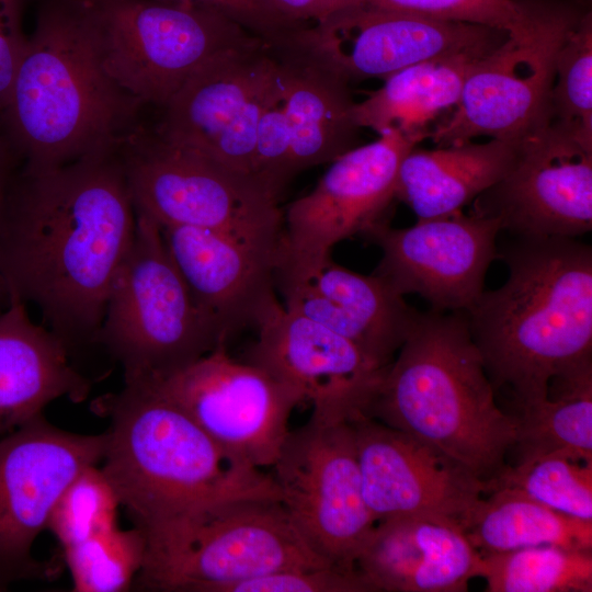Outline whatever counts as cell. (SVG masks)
I'll use <instances>...</instances> for the list:
<instances>
[{"label": "cell", "mask_w": 592, "mask_h": 592, "mask_svg": "<svg viewBox=\"0 0 592 592\" xmlns=\"http://www.w3.org/2000/svg\"><path fill=\"white\" fill-rule=\"evenodd\" d=\"M489 493L462 524L480 555L543 545L592 551V521L569 516L506 489Z\"/></svg>", "instance_id": "83f0119b"}, {"label": "cell", "mask_w": 592, "mask_h": 592, "mask_svg": "<svg viewBox=\"0 0 592 592\" xmlns=\"http://www.w3.org/2000/svg\"><path fill=\"white\" fill-rule=\"evenodd\" d=\"M508 35L479 24L346 5L295 33L282 52L304 58L350 86L372 78L386 79L445 55H486Z\"/></svg>", "instance_id": "7c38bea8"}, {"label": "cell", "mask_w": 592, "mask_h": 592, "mask_svg": "<svg viewBox=\"0 0 592 592\" xmlns=\"http://www.w3.org/2000/svg\"><path fill=\"white\" fill-rule=\"evenodd\" d=\"M168 252L207 325L226 346L257 328L280 301L275 294L278 243L195 227H160Z\"/></svg>", "instance_id": "7402d4cb"}, {"label": "cell", "mask_w": 592, "mask_h": 592, "mask_svg": "<svg viewBox=\"0 0 592 592\" xmlns=\"http://www.w3.org/2000/svg\"><path fill=\"white\" fill-rule=\"evenodd\" d=\"M501 287L466 312L494 390L519 408L548 396L553 378L592 364V248L578 238H522L499 251Z\"/></svg>", "instance_id": "7a4b0ae2"}, {"label": "cell", "mask_w": 592, "mask_h": 592, "mask_svg": "<svg viewBox=\"0 0 592 592\" xmlns=\"http://www.w3.org/2000/svg\"><path fill=\"white\" fill-rule=\"evenodd\" d=\"M22 160L0 123V216Z\"/></svg>", "instance_id": "ab89813d"}, {"label": "cell", "mask_w": 592, "mask_h": 592, "mask_svg": "<svg viewBox=\"0 0 592 592\" xmlns=\"http://www.w3.org/2000/svg\"><path fill=\"white\" fill-rule=\"evenodd\" d=\"M483 56L445 55L392 73L364 101L355 102L357 125L378 135L400 130L421 141L430 132V123L455 107L469 71Z\"/></svg>", "instance_id": "4316f807"}, {"label": "cell", "mask_w": 592, "mask_h": 592, "mask_svg": "<svg viewBox=\"0 0 592 592\" xmlns=\"http://www.w3.org/2000/svg\"><path fill=\"white\" fill-rule=\"evenodd\" d=\"M496 390L466 312H420L385 367L363 414L453 458L479 479L496 477L515 442L514 417Z\"/></svg>", "instance_id": "5b68a950"}, {"label": "cell", "mask_w": 592, "mask_h": 592, "mask_svg": "<svg viewBox=\"0 0 592 592\" xmlns=\"http://www.w3.org/2000/svg\"><path fill=\"white\" fill-rule=\"evenodd\" d=\"M480 558L458 524L401 516L376 523L355 569L372 592H463Z\"/></svg>", "instance_id": "603a6c76"}, {"label": "cell", "mask_w": 592, "mask_h": 592, "mask_svg": "<svg viewBox=\"0 0 592 592\" xmlns=\"http://www.w3.org/2000/svg\"><path fill=\"white\" fill-rule=\"evenodd\" d=\"M90 390L60 338L33 322L25 303L10 298L0 314V434L42 415L56 399L81 402Z\"/></svg>", "instance_id": "cb8c5ba5"}, {"label": "cell", "mask_w": 592, "mask_h": 592, "mask_svg": "<svg viewBox=\"0 0 592 592\" xmlns=\"http://www.w3.org/2000/svg\"><path fill=\"white\" fill-rule=\"evenodd\" d=\"M549 124L592 148V13L588 10L556 58Z\"/></svg>", "instance_id": "d6a6232c"}, {"label": "cell", "mask_w": 592, "mask_h": 592, "mask_svg": "<svg viewBox=\"0 0 592 592\" xmlns=\"http://www.w3.org/2000/svg\"><path fill=\"white\" fill-rule=\"evenodd\" d=\"M107 73L145 104L163 107L206 61L260 38L185 0H87Z\"/></svg>", "instance_id": "30bf717a"}, {"label": "cell", "mask_w": 592, "mask_h": 592, "mask_svg": "<svg viewBox=\"0 0 592 592\" xmlns=\"http://www.w3.org/2000/svg\"><path fill=\"white\" fill-rule=\"evenodd\" d=\"M364 500L376 523L428 516L462 524L485 481L413 436L357 413L350 419Z\"/></svg>", "instance_id": "d6986e66"}, {"label": "cell", "mask_w": 592, "mask_h": 592, "mask_svg": "<svg viewBox=\"0 0 592 592\" xmlns=\"http://www.w3.org/2000/svg\"><path fill=\"white\" fill-rule=\"evenodd\" d=\"M147 551L144 532L115 526L64 548L76 592H123L132 588Z\"/></svg>", "instance_id": "1f68e13d"}, {"label": "cell", "mask_w": 592, "mask_h": 592, "mask_svg": "<svg viewBox=\"0 0 592 592\" xmlns=\"http://www.w3.org/2000/svg\"><path fill=\"white\" fill-rule=\"evenodd\" d=\"M118 151L135 213L159 227H195L259 242L281 241L280 198L252 177L141 127Z\"/></svg>", "instance_id": "ba28073f"}, {"label": "cell", "mask_w": 592, "mask_h": 592, "mask_svg": "<svg viewBox=\"0 0 592 592\" xmlns=\"http://www.w3.org/2000/svg\"><path fill=\"white\" fill-rule=\"evenodd\" d=\"M25 4L26 0H0V114L27 41L23 32Z\"/></svg>", "instance_id": "74e56055"}, {"label": "cell", "mask_w": 592, "mask_h": 592, "mask_svg": "<svg viewBox=\"0 0 592 592\" xmlns=\"http://www.w3.org/2000/svg\"><path fill=\"white\" fill-rule=\"evenodd\" d=\"M135 227L118 149L57 167L21 166L0 216L9 299L35 305L71 355L95 345Z\"/></svg>", "instance_id": "6da1fadb"}, {"label": "cell", "mask_w": 592, "mask_h": 592, "mask_svg": "<svg viewBox=\"0 0 592 592\" xmlns=\"http://www.w3.org/2000/svg\"><path fill=\"white\" fill-rule=\"evenodd\" d=\"M346 5H367L479 24L509 35H521L530 20L523 0H340L337 9Z\"/></svg>", "instance_id": "e575fe53"}, {"label": "cell", "mask_w": 592, "mask_h": 592, "mask_svg": "<svg viewBox=\"0 0 592 592\" xmlns=\"http://www.w3.org/2000/svg\"><path fill=\"white\" fill-rule=\"evenodd\" d=\"M289 19L303 23H316L333 12L340 0H273Z\"/></svg>", "instance_id": "f35d334b"}, {"label": "cell", "mask_w": 592, "mask_h": 592, "mask_svg": "<svg viewBox=\"0 0 592 592\" xmlns=\"http://www.w3.org/2000/svg\"><path fill=\"white\" fill-rule=\"evenodd\" d=\"M144 104L107 73L87 0H44L0 123L22 166L117 150Z\"/></svg>", "instance_id": "3957f363"}, {"label": "cell", "mask_w": 592, "mask_h": 592, "mask_svg": "<svg viewBox=\"0 0 592 592\" xmlns=\"http://www.w3.org/2000/svg\"><path fill=\"white\" fill-rule=\"evenodd\" d=\"M474 206L513 237L579 238L592 229V148L548 124L519 141L510 170Z\"/></svg>", "instance_id": "2e32d148"}, {"label": "cell", "mask_w": 592, "mask_h": 592, "mask_svg": "<svg viewBox=\"0 0 592 592\" xmlns=\"http://www.w3.org/2000/svg\"><path fill=\"white\" fill-rule=\"evenodd\" d=\"M517 145L489 139L434 149L414 146L400 163L396 200L406 203L418 219L457 214L506 174Z\"/></svg>", "instance_id": "484cf974"}, {"label": "cell", "mask_w": 592, "mask_h": 592, "mask_svg": "<svg viewBox=\"0 0 592 592\" xmlns=\"http://www.w3.org/2000/svg\"><path fill=\"white\" fill-rule=\"evenodd\" d=\"M419 143L392 129L331 161L314 190L286 208L278 252L294 259L331 254L340 241L388 221L400 163Z\"/></svg>", "instance_id": "ac0fdd59"}, {"label": "cell", "mask_w": 592, "mask_h": 592, "mask_svg": "<svg viewBox=\"0 0 592 592\" xmlns=\"http://www.w3.org/2000/svg\"><path fill=\"white\" fill-rule=\"evenodd\" d=\"M145 536L146 558L133 583L143 591L220 592L275 570L331 566L273 499L221 502Z\"/></svg>", "instance_id": "8992f818"}, {"label": "cell", "mask_w": 592, "mask_h": 592, "mask_svg": "<svg viewBox=\"0 0 592 592\" xmlns=\"http://www.w3.org/2000/svg\"><path fill=\"white\" fill-rule=\"evenodd\" d=\"M218 12L276 50L309 25L287 18L273 0H185Z\"/></svg>", "instance_id": "8d00e7d4"}, {"label": "cell", "mask_w": 592, "mask_h": 592, "mask_svg": "<svg viewBox=\"0 0 592 592\" xmlns=\"http://www.w3.org/2000/svg\"><path fill=\"white\" fill-rule=\"evenodd\" d=\"M247 362L296 389L329 421L362 413L385 367L356 345L278 303L255 328Z\"/></svg>", "instance_id": "ffe728a7"}, {"label": "cell", "mask_w": 592, "mask_h": 592, "mask_svg": "<svg viewBox=\"0 0 592 592\" xmlns=\"http://www.w3.org/2000/svg\"><path fill=\"white\" fill-rule=\"evenodd\" d=\"M125 384H150L223 345L197 310L160 227L136 214L129 250L112 284L96 338Z\"/></svg>", "instance_id": "52a82bcc"}, {"label": "cell", "mask_w": 592, "mask_h": 592, "mask_svg": "<svg viewBox=\"0 0 592 592\" xmlns=\"http://www.w3.org/2000/svg\"><path fill=\"white\" fill-rule=\"evenodd\" d=\"M275 285L283 306L334 331L379 366H387L420 311L378 276L355 273L331 254L294 259L277 250Z\"/></svg>", "instance_id": "44dd1931"}, {"label": "cell", "mask_w": 592, "mask_h": 592, "mask_svg": "<svg viewBox=\"0 0 592 592\" xmlns=\"http://www.w3.org/2000/svg\"><path fill=\"white\" fill-rule=\"evenodd\" d=\"M500 231L497 219L476 213L418 219L406 228L384 221L365 234L382 251L372 274L402 296L419 294L432 310L467 312L499 258Z\"/></svg>", "instance_id": "e0dca14e"}, {"label": "cell", "mask_w": 592, "mask_h": 592, "mask_svg": "<svg viewBox=\"0 0 592 592\" xmlns=\"http://www.w3.org/2000/svg\"><path fill=\"white\" fill-rule=\"evenodd\" d=\"M513 417L520 460L563 454L592 463V364L553 378L547 398Z\"/></svg>", "instance_id": "f1b7e54d"}, {"label": "cell", "mask_w": 592, "mask_h": 592, "mask_svg": "<svg viewBox=\"0 0 592 592\" xmlns=\"http://www.w3.org/2000/svg\"><path fill=\"white\" fill-rule=\"evenodd\" d=\"M528 25L481 57L455 110L428 133L437 147L489 137L520 141L547 126L557 54L588 11L579 0H524Z\"/></svg>", "instance_id": "9c48e42d"}, {"label": "cell", "mask_w": 592, "mask_h": 592, "mask_svg": "<svg viewBox=\"0 0 592 592\" xmlns=\"http://www.w3.org/2000/svg\"><path fill=\"white\" fill-rule=\"evenodd\" d=\"M220 592H372L357 571L332 566L289 568L227 584Z\"/></svg>", "instance_id": "d590c367"}, {"label": "cell", "mask_w": 592, "mask_h": 592, "mask_svg": "<svg viewBox=\"0 0 592 592\" xmlns=\"http://www.w3.org/2000/svg\"><path fill=\"white\" fill-rule=\"evenodd\" d=\"M280 502L321 559L353 572L376 521L363 496L350 420L310 415L291 430L272 466Z\"/></svg>", "instance_id": "8fae6325"}, {"label": "cell", "mask_w": 592, "mask_h": 592, "mask_svg": "<svg viewBox=\"0 0 592 592\" xmlns=\"http://www.w3.org/2000/svg\"><path fill=\"white\" fill-rule=\"evenodd\" d=\"M486 493L506 489L555 511L592 521V463L563 454H548L505 465L485 481Z\"/></svg>", "instance_id": "4dcf8cb0"}, {"label": "cell", "mask_w": 592, "mask_h": 592, "mask_svg": "<svg viewBox=\"0 0 592 592\" xmlns=\"http://www.w3.org/2000/svg\"><path fill=\"white\" fill-rule=\"evenodd\" d=\"M281 58L278 101L288 143V174L330 163L356 147L361 127L349 86L287 52Z\"/></svg>", "instance_id": "d4e9b609"}, {"label": "cell", "mask_w": 592, "mask_h": 592, "mask_svg": "<svg viewBox=\"0 0 592 592\" xmlns=\"http://www.w3.org/2000/svg\"><path fill=\"white\" fill-rule=\"evenodd\" d=\"M0 303H4L7 305L9 303V294L1 276H0Z\"/></svg>", "instance_id": "60d3db41"}, {"label": "cell", "mask_w": 592, "mask_h": 592, "mask_svg": "<svg viewBox=\"0 0 592 592\" xmlns=\"http://www.w3.org/2000/svg\"><path fill=\"white\" fill-rule=\"evenodd\" d=\"M280 75L278 53L261 39L223 52L201 66L162 107L156 132L252 177L258 126Z\"/></svg>", "instance_id": "4fadbf2b"}, {"label": "cell", "mask_w": 592, "mask_h": 592, "mask_svg": "<svg viewBox=\"0 0 592 592\" xmlns=\"http://www.w3.org/2000/svg\"><path fill=\"white\" fill-rule=\"evenodd\" d=\"M488 592H591L592 551L543 545L481 555Z\"/></svg>", "instance_id": "f546056e"}, {"label": "cell", "mask_w": 592, "mask_h": 592, "mask_svg": "<svg viewBox=\"0 0 592 592\" xmlns=\"http://www.w3.org/2000/svg\"><path fill=\"white\" fill-rule=\"evenodd\" d=\"M105 447V432L65 431L43 414L0 441V591L57 576V568L33 556L34 542L68 485L102 462Z\"/></svg>", "instance_id": "5bb4252c"}, {"label": "cell", "mask_w": 592, "mask_h": 592, "mask_svg": "<svg viewBox=\"0 0 592 592\" xmlns=\"http://www.w3.org/2000/svg\"><path fill=\"white\" fill-rule=\"evenodd\" d=\"M214 441L258 468L272 467L304 401L263 368L232 358L219 346L150 384Z\"/></svg>", "instance_id": "9a60e30c"}, {"label": "cell", "mask_w": 592, "mask_h": 592, "mask_svg": "<svg viewBox=\"0 0 592 592\" xmlns=\"http://www.w3.org/2000/svg\"><path fill=\"white\" fill-rule=\"evenodd\" d=\"M96 406L110 418L101 470L144 534L226 501H280L271 474L224 448L152 386L125 384Z\"/></svg>", "instance_id": "277c9868"}, {"label": "cell", "mask_w": 592, "mask_h": 592, "mask_svg": "<svg viewBox=\"0 0 592 592\" xmlns=\"http://www.w3.org/2000/svg\"><path fill=\"white\" fill-rule=\"evenodd\" d=\"M118 499L101 468L90 466L65 489L48 528L62 549L117 526Z\"/></svg>", "instance_id": "836d02e7"}]
</instances>
